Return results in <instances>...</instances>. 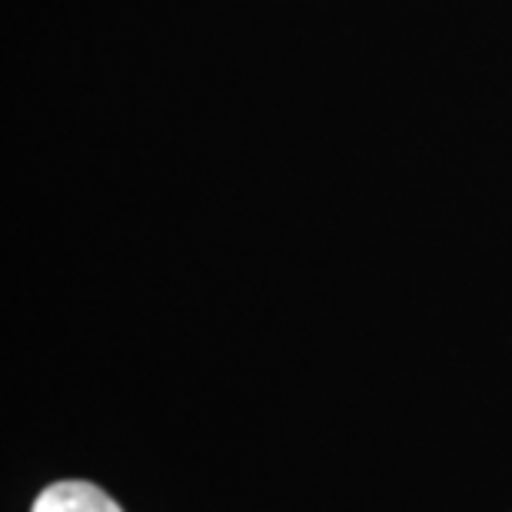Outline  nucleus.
Masks as SVG:
<instances>
[{"mask_svg": "<svg viewBox=\"0 0 512 512\" xmlns=\"http://www.w3.org/2000/svg\"><path fill=\"white\" fill-rule=\"evenodd\" d=\"M34 512H120L104 489L90 483H54L37 496Z\"/></svg>", "mask_w": 512, "mask_h": 512, "instance_id": "f257e3e1", "label": "nucleus"}]
</instances>
